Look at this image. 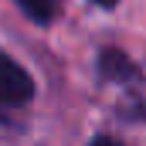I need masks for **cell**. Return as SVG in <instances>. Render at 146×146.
Returning <instances> with one entry per match:
<instances>
[{
    "label": "cell",
    "mask_w": 146,
    "mask_h": 146,
    "mask_svg": "<svg viewBox=\"0 0 146 146\" xmlns=\"http://www.w3.org/2000/svg\"><path fill=\"white\" fill-rule=\"evenodd\" d=\"M34 99V78L0 48V109H17Z\"/></svg>",
    "instance_id": "cell-1"
},
{
    "label": "cell",
    "mask_w": 146,
    "mask_h": 146,
    "mask_svg": "<svg viewBox=\"0 0 146 146\" xmlns=\"http://www.w3.org/2000/svg\"><path fill=\"white\" fill-rule=\"evenodd\" d=\"M99 75H102V82H119V85H136V82H143V72L129 61V54L126 51H119V48H102L99 51Z\"/></svg>",
    "instance_id": "cell-2"
},
{
    "label": "cell",
    "mask_w": 146,
    "mask_h": 146,
    "mask_svg": "<svg viewBox=\"0 0 146 146\" xmlns=\"http://www.w3.org/2000/svg\"><path fill=\"white\" fill-rule=\"evenodd\" d=\"M17 3V10L27 17V21H34L37 27H51L58 17H61V0H14Z\"/></svg>",
    "instance_id": "cell-3"
},
{
    "label": "cell",
    "mask_w": 146,
    "mask_h": 146,
    "mask_svg": "<svg viewBox=\"0 0 146 146\" xmlns=\"http://www.w3.org/2000/svg\"><path fill=\"white\" fill-rule=\"evenodd\" d=\"M92 146H122V143H119V139H112V136H106V133H102V136H95V139H92Z\"/></svg>",
    "instance_id": "cell-4"
},
{
    "label": "cell",
    "mask_w": 146,
    "mask_h": 146,
    "mask_svg": "<svg viewBox=\"0 0 146 146\" xmlns=\"http://www.w3.org/2000/svg\"><path fill=\"white\" fill-rule=\"evenodd\" d=\"M88 3H95V7H102V10H112V7H119V0H88Z\"/></svg>",
    "instance_id": "cell-5"
},
{
    "label": "cell",
    "mask_w": 146,
    "mask_h": 146,
    "mask_svg": "<svg viewBox=\"0 0 146 146\" xmlns=\"http://www.w3.org/2000/svg\"><path fill=\"white\" fill-rule=\"evenodd\" d=\"M0 119H3V109H0Z\"/></svg>",
    "instance_id": "cell-6"
}]
</instances>
